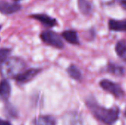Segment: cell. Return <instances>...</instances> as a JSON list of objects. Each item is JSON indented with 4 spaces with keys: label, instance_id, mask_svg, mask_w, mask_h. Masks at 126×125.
Returning a JSON list of instances; mask_svg holds the SVG:
<instances>
[{
    "label": "cell",
    "instance_id": "cell-1",
    "mask_svg": "<svg viewBox=\"0 0 126 125\" xmlns=\"http://www.w3.org/2000/svg\"><path fill=\"white\" fill-rule=\"evenodd\" d=\"M86 104L92 114L106 125H113L119 119L120 109L117 107L111 108L103 107L93 97H89L86 101Z\"/></svg>",
    "mask_w": 126,
    "mask_h": 125
},
{
    "label": "cell",
    "instance_id": "cell-2",
    "mask_svg": "<svg viewBox=\"0 0 126 125\" xmlns=\"http://www.w3.org/2000/svg\"><path fill=\"white\" fill-rule=\"evenodd\" d=\"M26 68L24 60L18 57H9L1 66L0 74L5 78H15Z\"/></svg>",
    "mask_w": 126,
    "mask_h": 125
},
{
    "label": "cell",
    "instance_id": "cell-3",
    "mask_svg": "<svg viewBox=\"0 0 126 125\" xmlns=\"http://www.w3.org/2000/svg\"><path fill=\"white\" fill-rule=\"evenodd\" d=\"M40 38L41 41L52 47L56 49H63L64 47V43L58 34L51 30H45L43 31L40 34Z\"/></svg>",
    "mask_w": 126,
    "mask_h": 125
},
{
    "label": "cell",
    "instance_id": "cell-4",
    "mask_svg": "<svg viewBox=\"0 0 126 125\" xmlns=\"http://www.w3.org/2000/svg\"><path fill=\"white\" fill-rule=\"evenodd\" d=\"M100 85L103 90L111 94L117 98H122L124 96V91L121 86L111 80H103L100 82Z\"/></svg>",
    "mask_w": 126,
    "mask_h": 125
},
{
    "label": "cell",
    "instance_id": "cell-5",
    "mask_svg": "<svg viewBox=\"0 0 126 125\" xmlns=\"http://www.w3.org/2000/svg\"><path fill=\"white\" fill-rule=\"evenodd\" d=\"M40 72L41 69L37 68H30L28 69H24L21 73H19L14 78V80L19 84H25L32 80Z\"/></svg>",
    "mask_w": 126,
    "mask_h": 125
},
{
    "label": "cell",
    "instance_id": "cell-6",
    "mask_svg": "<svg viewBox=\"0 0 126 125\" xmlns=\"http://www.w3.org/2000/svg\"><path fill=\"white\" fill-rule=\"evenodd\" d=\"M21 9V5L16 1L8 2L4 0L0 1V13L10 15L12 14H15L20 11Z\"/></svg>",
    "mask_w": 126,
    "mask_h": 125
},
{
    "label": "cell",
    "instance_id": "cell-7",
    "mask_svg": "<svg viewBox=\"0 0 126 125\" xmlns=\"http://www.w3.org/2000/svg\"><path fill=\"white\" fill-rule=\"evenodd\" d=\"M30 18L38 21V22L42 24L44 27L48 28H52L58 25V21L55 18L51 17L50 15L45 13L32 14L30 15Z\"/></svg>",
    "mask_w": 126,
    "mask_h": 125
},
{
    "label": "cell",
    "instance_id": "cell-8",
    "mask_svg": "<svg viewBox=\"0 0 126 125\" xmlns=\"http://www.w3.org/2000/svg\"><path fill=\"white\" fill-rule=\"evenodd\" d=\"M63 122L65 125H83V119L77 112H70L64 115Z\"/></svg>",
    "mask_w": 126,
    "mask_h": 125
},
{
    "label": "cell",
    "instance_id": "cell-9",
    "mask_svg": "<svg viewBox=\"0 0 126 125\" xmlns=\"http://www.w3.org/2000/svg\"><path fill=\"white\" fill-rule=\"evenodd\" d=\"M11 94V85L7 79L4 78L0 81V99L2 101H7Z\"/></svg>",
    "mask_w": 126,
    "mask_h": 125
},
{
    "label": "cell",
    "instance_id": "cell-10",
    "mask_svg": "<svg viewBox=\"0 0 126 125\" xmlns=\"http://www.w3.org/2000/svg\"><path fill=\"white\" fill-rule=\"evenodd\" d=\"M61 36L69 43L73 45H78L80 43L78 33L73 29H67L63 31L61 34Z\"/></svg>",
    "mask_w": 126,
    "mask_h": 125
},
{
    "label": "cell",
    "instance_id": "cell-11",
    "mask_svg": "<svg viewBox=\"0 0 126 125\" xmlns=\"http://www.w3.org/2000/svg\"><path fill=\"white\" fill-rule=\"evenodd\" d=\"M109 28L111 31L126 32V21L111 19L109 21Z\"/></svg>",
    "mask_w": 126,
    "mask_h": 125
},
{
    "label": "cell",
    "instance_id": "cell-12",
    "mask_svg": "<svg viewBox=\"0 0 126 125\" xmlns=\"http://www.w3.org/2000/svg\"><path fill=\"white\" fill-rule=\"evenodd\" d=\"M78 9L80 13L85 15H89L93 11V7L88 0H78Z\"/></svg>",
    "mask_w": 126,
    "mask_h": 125
},
{
    "label": "cell",
    "instance_id": "cell-13",
    "mask_svg": "<svg viewBox=\"0 0 126 125\" xmlns=\"http://www.w3.org/2000/svg\"><path fill=\"white\" fill-rule=\"evenodd\" d=\"M56 121L54 117L51 116H40L37 117L34 122L33 125H55Z\"/></svg>",
    "mask_w": 126,
    "mask_h": 125
},
{
    "label": "cell",
    "instance_id": "cell-14",
    "mask_svg": "<svg viewBox=\"0 0 126 125\" xmlns=\"http://www.w3.org/2000/svg\"><path fill=\"white\" fill-rule=\"evenodd\" d=\"M106 70L109 73H111L115 76L121 77L125 74V69L121 66L114 63H109L106 67Z\"/></svg>",
    "mask_w": 126,
    "mask_h": 125
},
{
    "label": "cell",
    "instance_id": "cell-15",
    "mask_svg": "<svg viewBox=\"0 0 126 125\" xmlns=\"http://www.w3.org/2000/svg\"><path fill=\"white\" fill-rule=\"evenodd\" d=\"M69 76L75 80H80L82 79V74L80 69L75 65H70L67 69Z\"/></svg>",
    "mask_w": 126,
    "mask_h": 125
},
{
    "label": "cell",
    "instance_id": "cell-16",
    "mask_svg": "<svg viewBox=\"0 0 126 125\" xmlns=\"http://www.w3.org/2000/svg\"><path fill=\"white\" fill-rule=\"evenodd\" d=\"M115 51L117 55L126 62V42L125 41H120L116 44Z\"/></svg>",
    "mask_w": 126,
    "mask_h": 125
},
{
    "label": "cell",
    "instance_id": "cell-17",
    "mask_svg": "<svg viewBox=\"0 0 126 125\" xmlns=\"http://www.w3.org/2000/svg\"><path fill=\"white\" fill-rule=\"evenodd\" d=\"M11 49L10 48H0V66L10 57Z\"/></svg>",
    "mask_w": 126,
    "mask_h": 125
},
{
    "label": "cell",
    "instance_id": "cell-18",
    "mask_svg": "<svg viewBox=\"0 0 126 125\" xmlns=\"http://www.w3.org/2000/svg\"><path fill=\"white\" fill-rule=\"evenodd\" d=\"M117 1L124 9L126 10V0H117Z\"/></svg>",
    "mask_w": 126,
    "mask_h": 125
},
{
    "label": "cell",
    "instance_id": "cell-19",
    "mask_svg": "<svg viewBox=\"0 0 126 125\" xmlns=\"http://www.w3.org/2000/svg\"><path fill=\"white\" fill-rule=\"evenodd\" d=\"M0 125H12L10 122H6V121H3V120H0Z\"/></svg>",
    "mask_w": 126,
    "mask_h": 125
},
{
    "label": "cell",
    "instance_id": "cell-20",
    "mask_svg": "<svg viewBox=\"0 0 126 125\" xmlns=\"http://www.w3.org/2000/svg\"><path fill=\"white\" fill-rule=\"evenodd\" d=\"M13 1H16V2H18L19 1H21V0H13Z\"/></svg>",
    "mask_w": 126,
    "mask_h": 125
},
{
    "label": "cell",
    "instance_id": "cell-21",
    "mask_svg": "<svg viewBox=\"0 0 126 125\" xmlns=\"http://www.w3.org/2000/svg\"><path fill=\"white\" fill-rule=\"evenodd\" d=\"M125 116H126V113H125Z\"/></svg>",
    "mask_w": 126,
    "mask_h": 125
},
{
    "label": "cell",
    "instance_id": "cell-22",
    "mask_svg": "<svg viewBox=\"0 0 126 125\" xmlns=\"http://www.w3.org/2000/svg\"><path fill=\"white\" fill-rule=\"evenodd\" d=\"M1 26L0 25V29H1Z\"/></svg>",
    "mask_w": 126,
    "mask_h": 125
}]
</instances>
